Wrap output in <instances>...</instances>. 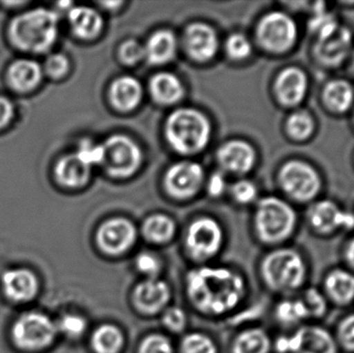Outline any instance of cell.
<instances>
[{"mask_svg":"<svg viewBox=\"0 0 354 353\" xmlns=\"http://www.w3.org/2000/svg\"><path fill=\"white\" fill-rule=\"evenodd\" d=\"M287 353H340L332 330L307 323L286 335Z\"/></svg>","mask_w":354,"mask_h":353,"instance_id":"ba28073f","label":"cell"},{"mask_svg":"<svg viewBox=\"0 0 354 353\" xmlns=\"http://www.w3.org/2000/svg\"><path fill=\"white\" fill-rule=\"evenodd\" d=\"M233 194L239 202L248 203L251 202L255 198L257 191H256V187L251 182L243 180V182H237L235 184Z\"/></svg>","mask_w":354,"mask_h":353,"instance_id":"f6af8a7d","label":"cell"},{"mask_svg":"<svg viewBox=\"0 0 354 353\" xmlns=\"http://www.w3.org/2000/svg\"><path fill=\"white\" fill-rule=\"evenodd\" d=\"M187 294L196 308L210 315L232 310L245 294L241 276L223 267H201L191 271L187 280Z\"/></svg>","mask_w":354,"mask_h":353,"instance_id":"6da1fadb","label":"cell"},{"mask_svg":"<svg viewBox=\"0 0 354 353\" xmlns=\"http://www.w3.org/2000/svg\"><path fill=\"white\" fill-rule=\"evenodd\" d=\"M176 226L171 219L163 215L149 218L145 224V234L153 242H168L174 236Z\"/></svg>","mask_w":354,"mask_h":353,"instance_id":"d6a6232c","label":"cell"},{"mask_svg":"<svg viewBox=\"0 0 354 353\" xmlns=\"http://www.w3.org/2000/svg\"><path fill=\"white\" fill-rule=\"evenodd\" d=\"M324 97L326 106L333 111L344 112L353 104L354 93L347 81L334 80L326 85Z\"/></svg>","mask_w":354,"mask_h":353,"instance_id":"4dcf8cb0","label":"cell"},{"mask_svg":"<svg viewBox=\"0 0 354 353\" xmlns=\"http://www.w3.org/2000/svg\"><path fill=\"white\" fill-rule=\"evenodd\" d=\"M57 333L56 323L47 315L28 312L15 321L12 339L19 350L35 352L51 345Z\"/></svg>","mask_w":354,"mask_h":353,"instance_id":"8992f818","label":"cell"},{"mask_svg":"<svg viewBox=\"0 0 354 353\" xmlns=\"http://www.w3.org/2000/svg\"><path fill=\"white\" fill-rule=\"evenodd\" d=\"M209 133V122L205 116L194 109L177 110L166 126L170 144L181 153L202 151L207 144Z\"/></svg>","mask_w":354,"mask_h":353,"instance_id":"277c9868","label":"cell"},{"mask_svg":"<svg viewBox=\"0 0 354 353\" xmlns=\"http://www.w3.org/2000/svg\"><path fill=\"white\" fill-rule=\"evenodd\" d=\"M57 331L71 338L82 335L86 330V321L82 316L75 314L64 315L56 325Z\"/></svg>","mask_w":354,"mask_h":353,"instance_id":"8d00e7d4","label":"cell"},{"mask_svg":"<svg viewBox=\"0 0 354 353\" xmlns=\"http://www.w3.org/2000/svg\"><path fill=\"white\" fill-rule=\"evenodd\" d=\"M68 20L75 35L82 39L95 37L102 29L101 16L93 8L83 6L72 8Z\"/></svg>","mask_w":354,"mask_h":353,"instance_id":"484cf974","label":"cell"},{"mask_svg":"<svg viewBox=\"0 0 354 353\" xmlns=\"http://www.w3.org/2000/svg\"><path fill=\"white\" fill-rule=\"evenodd\" d=\"M58 182L68 188H78L86 184L91 176V166L85 164L76 153L66 155L55 167Z\"/></svg>","mask_w":354,"mask_h":353,"instance_id":"603a6c76","label":"cell"},{"mask_svg":"<svg viewBox=\"0 0 354 353\" xmlns=\"http://www.w3.org/2000/svg\"><path fill=\"white\" fill-rule=\"evenodd\" d=\"M137 269L149 276V279L156 278L157 274L159 273L161 265H160L159 259L155 255L149 254V253H142L139 255L136 259Z\"/></svg>","mask_w":354,"mask_h":353,"instance_id":"b9f144b4","label":"cell"},{"mask_svg":"<svg viewBox=\"0 0 354 353\" xmlns=\"http://www.w3.org/2000/svg\"><path fill=\"white\" fill-rule=\"evenodd\" d=\"M353 64H354V56H353Z\"/></svg>","mask_w":354,"mask_h":353,"instance_id":"681fc988","label":"cell"},{"mask_svg":"<svg viewBox=\"0 0 354 353\" xmlns=\"http://www.w3.org/2000/svg\"><path fill=\"white\" fill-rule=\"evenodd\" d=\"M332 331L340 353H354V311L341 316Z\"/></svg>","mask_w":354,"mask_h":353,"instance_id":"836d02e7","label":"cell"},{"mask_svg":"<svg viewBox=\"0 0 354 353\" xmlns=\"http://www.w3.org/2000/svg\"><path fill=\"white\" fill-rule=\"evenodd\" d=\"M297 216L290 205L274 197L263 199L256 213V229L262 242L279 245L295 233Z\"/></svg>","mask_w":354,"mask_h":353,"instance_id":"5b68a950","label":"cell"},{"mask_svg":"<svg viewBox=\"0 0 354 353\" xmlns=\"http://www.w3.org/2000/svg\"><path fill=\"white\" fill-rule=\"evenodd\" d=\"M176 39L170 31L162 30L149 39L145 48V56L149 62L155 64H165L176 54Z\"/></svg>","mask_w":354,"mask_h":353,"instance_id":"4316f807","label":"cell"},{"mask_svg":"<svg viewBox=\"0 0 354 353\" xmlns=\"http://www.w3.org/2000/svg\"><path fill=\"white\" fill-rule=\"evenodd\" d=\"M342 265L354 273V236L345 244L341 253Z\"/></svg>","mask_w":354,"mask_h":353,"instance_id":"7dc6e473","label":"cell"},{"mask_svg":"<svg viewBox=\"0 0 354 353\" xmlns=\"http://www.w3.org/2000/svg\"><path fill=\"white\" fill-rule=\"evenodd\" d=\"M308 216L310 226L319 236H332L341 228L354 227V215L341 211L332 201H319Z\"/></svg>","mask_w":354,"mask_h":353,"instance_id":"4fadbf2b","label":"cell"},{"mask_svg":"<svg viewBox=\"0 0 354 353\" xmlns=\"http://www.w3.org/2000/svg\"><path fill=\"white\" fill-rule=\"evenodd\" d=\"M261 276L270 292L282 298L295 296L309 285L311 263L299 249L281 247L264 257Z\"/></svg>","mask_w":354,"mask_h":353,"instance_id":"7a4b0ae2","label":"cell"},{"mask_svg":"<svg viewBox=\"0 0 354 353\" xmlns=\"http://www.w3.org/2000/svg\"><path fill=\"white\" fill-rule=\"evenodd\" d=\"M43 70L52 78H60L68 73V58L62 54H52L46 59Z\"/></svg>","mask_w":354,"mask_h":353,"instance_id":"f35d334b","label":"cell"},{"mask_svg":"<svg viewBox=\"0 0 354 353\" xmlns=\"http://www.w3.org/2000/svg\"><path fill=\"white\" fill-rule=\"evenodd\" d=\"M43 75V68L39 62L30 58H21L8 66L6 82L16 93H31L41 84Z\"/></svg>","mask_w":354,"mask_h":353,"instance_id":"ac0fdd59","label":"cell"},{"mask_svg":"<svg viewBox=\"0 0 354 353\" xmlns=\"http://www.w3.org/2000/svg\"><path fill=\"white\" fill-rule=\"evenodd\" d=\"M145 55V48L136 41H126L120 49V56L127 64H135Z\"/></svg>","mask_w":354,"mask_h":353,"instance_id":"7bdbcfd3","label":"cell"},{"mask_svg":"<svg viewBox=\"0 0 354 353\" xmlns=\"http://www.w3.org/2000/svg\"><path fill=\"white\" fill-rule=\"evenodd\" d=\"M274 318L282 327L292 331L309 323L305 308L297 296L281 298L274 307Z\"/></svg>","mask_w":354,"mask_h":353,"instance_id":"d4e9b609","label":"cell"},{"mask_svg":"<svg viewBox=\"0 0 354 353\" xmlns=\"http://www.w3.org/2000/svg\"><path fill=\"white\" fill-rule=\"evenodd\" d=\"M142 88L140 83L132 77H122L112 84L110 97L112 103L120 110H132L141 101Z\"/></svg>","mask_w":354,"mask_h":353,"instance_id":"cb8c5ba5","label":"cell"},{"mask_svg":"<svg viewBox=\"0 0 354 353\" xmlns=\"http://www.w3.org/2000/svg\"><path fill=\"white\" fill-rule=\"evenodd\" d=\"M272 348V339L262 329H252L243 332L233 344L234 353H270Z\"/></svg>","mask_w":354,"mask_h":353,"instance_id":"f546056e","label":"cell"},{"mask_svg":"<svg viewBox=\"0 0 354 353\" xmlns=\"http://www.w3.org/2000/svg\"><path fill=\"white\" fill-rule=\"evenodd\" d=\"M257 35L261 45L270 51H287L297 39V25L284 12H270L260 22Z\"/></svg>","mask_w":354,"mask_h":353,"instance_id":"9c48e42d","label":"cell"},{"mask_svg":"<svg viewBox=\"0 0 354 353\" xmlns=\"http://www.w3.org/2000/svg\"><path fill=\"white\" fill-rule=\"evenodd\" d=\"M181 353H216V348L205 335L191 334L181 343Z\"/></svg>","mask_w":354,"mask_h":353,"instance_id":"d590c367","label":"cell"},{"mask_svg":"<svg viewBox=\"0 0 354 353\" xmlns=\"http://www.w3.org/2000/svg\"><path fill=\"white\" fill-rule=\"evenodd\" d=\"M203 170L192 162H181L170 168L166 175V187L169 193L178 198L193 196L201 186Z\"/></svg>","mask_w":354,"mask_h":353,"instance_id":"2e32d148","label":"cell"},{"mask_svg":"<svg viewBox=\"0 0 354 353\" xmlns=\"http://www.w3.org/2000/svg\"><path fill=\"white\" fill-rule=\"evenodd\" d=\"M14 118V104L8 97L0 95V131L10 126Z\"/></svg>","mask_w":354,"mask_h":353,"instance_id":"bcb514c9","label":"cell"},{"mask_svg":"<svg viewBox=\"0 0 354 353\" xmlns=\"http://www.w3.org/2000/svg\"><path fill=\"white\" fill-rule=\"evenodd\" d=\"M307 89V76L299 68H286L277 79V95L285 105L295 106L301 103L305 97Z\"/></svg>","mask_w":354,"mask_h":353,"instance_id":"44dd1931","label":"cell"},{"mask_svg":"<svg viewBox=\"0 0 354 353\" xmlns=\"http://www.w3.org/2000/svg\"><path fill=\"white\" fill-rule=\"evenodd\" d=\"M319 287L330 307L346 309L354 305V273L344 265L328 269Z\"/></svg>","mask_w":354,"mask_h":353,"instance_id":"7c38bea8","label":"cell"},{"mask_svg":"<svg viewBox=\"0 0 354 353\" xmlns=\"http://www.w3.org/2000/svg\"><path fill=\"white\" fill-rule=\"evenodd\" d=\"M91 344L97 353H118L124 345V336L114 325H104L93 334Z\"/></svg>","mask_w":354,"mask_h":353,"instance_id":"1f68e13d","label":"cell"},{"mask_svg":"<svg viewBox=\"0 0 354 353\" xmlns=\"http://www.w3.org/2000/svg\"><path fill=\"white\" fill-rule=\"evenodd\" d=\"M280 180L287 194L297 200H310L320 188L317 172L312 166L301 161L287 163L281 170Z\"/></svg>","mask_w":354,"mask_h":353,"instance_id":"30bf717a","label":"cell"},{"mask_svg":"<svg viewBox=\"0 0 354 353\" xmlns=\"http://www.w3.org/2000/svg\"><path fill=\"white\" fill-rule=\"evenodd\" d=\"M57 37L58 16L47 8L21 12L8 25L10 43L26 53H45L53 47Z\"/></svg>","mask_w":354,"mask_h":353,"instance_id":"3957f363","label":"cell"},{"mask_svg":"<svg viewBox=\"0 0 354 353\" xmlns=\"http://www.w3.org/2000/svg\"><path fill=\"white\" fill-rule=\"evenodd\" d=\"M185 321L187 318H185V312L176 307L168 309L163 316L165 327L174 332H180L185 327Z\"/></svg>","mask_w":354,"mask_h":353,"instance_id":"ee69618b","label":"cell"},{"mask_svg":"<svg viewBox=\"0 0 354 353\" xmlns=\"http://www.w3.org/2000/svg\"><path fill=\"white\" fill-rule=\"evenodd\" d=\"M140 353H174L167 338L160 335L147 337L141 344Z\"/></svg>","mask_w":354,"mask_h":353,"instance_id":"60d3db41","label":"cell"},{"mask_svg":"<svg viewBox=\"0 0 354 353\" xmlns=\"http://www.w3.org/2000/svg\"><path fill=\"white\" fill-rule=\"evenodd\" d=\"M1 287L8 300L22 304L35 298L39 292V281L29 269H12L2 275Z\"/></svg>","mask_w":354,"mask_h":353,"instance_id":"e0dca14e","label":"cell"},{"mask_svg":"<svg viewBox=\"0 0 354 353\" xmlns=\"http://www.w3.org/2000/svg\"><path fill=\"white\" fill-rule=\"evenodd\" d=\"M85 164L91 166L93 164L102 163L104 158L103 145H97L91 141H83L76 153Z\"/></svg>","mask_w":354,"mask_h":353,"instance_id":"ab89813d","label":"cell"},{"mask_svg":"<svg viewBox=\"0 0 354 353\" xmlns=\"http://www.w3.org/2000/svg\"><path fill=\"white\" fill-rule=\"evenodd\" d=\"M185 47L195 59L201 61L210 59L218 49L216 32L208 25H191L185 32Z\"/></svg>","mask_w":354,"mask_h":353,"instance_id":"ffe728a7","label":"cell"},{"mask_svg":"<svg viewBox=\"0 0 354 353\" xmlns=\"http://www.w3.org/2000/svg\"><path fill=\"white\" fill-rule=\"evenodd\" d=\"M222 242V229L209 218L197 220L187 230V250L194 258L200 260L210 258L220 250Z\"/></svg>","mask_w":354,"mask_h":353,"instance_id":"8fae6325","label":"cell"},{"mask_svg":"<svg viewBox=\"0 0 354 353\" xmlns=\"http://www.w3.org/2000/svg\"><path fill=\"white\" fill-rule=\"evenodd\" d=\"M227 51L234 59H243L251 53V44L245 35H232L227 41Z\"/></svg>","mask_w":354,"mask_h":353,"instance_id":"74e56055","label":"cell"},{"mask_svg":"<svg viewBox=\"0 0 354 353\" xmlns=\"http://www.w3.org/2000/svg\"><path fill=\"white\" fill-rule=\"evenodd\" d=\"M218 161L229 171L245 173L253 167L256 155L253 147L245 141H231L221 147Z\"/></svg>","mask_w":354,"mask_h":353,"instance_id":"7402d4cb","label":"cell"},{"mask_svg":"<svg viewBox=\"0 0 354 353\" xmlns=\"http://www.w3.org/2000/svg\"><path fill=\"white\" fill-rule=\"evenodd\" d=\"M225 180L220 173H216L212 176L209 182V193L214 196H218L224 191Z\"/></svg>","mask_w":354,"mask_h":353,"instance_id":"c3c4849f","label":"cell"},{"mask_svg":"<svg viewBox=\"0 0 354 353\" xmlns=\"http://www.w3.org/2000/svg\"><path fill=\"white\" fill-rule=\"evenodd\" d=\"M103 164L108 173L118 178L134 173L142 161V153L136 143L128 137L115 135L103 145Z\"/></svg>","mask_w":354,"mask_h":353,"instance_id":"52a82bcc","label":"cell"},{"mask_svg":"<svg viewBox=\"0 0 354 353\" xmlns=\"http://www.w3.org/2000/svg\"><path fill=\"white\" fill-rule=\"evenodd\" d=\"M136 230L128 220L118 218L106 222L97 232V242L108 254H122L135 242Z\"/></svg>","mask_w":354,"mask_h":353,"instance_id":"9a60e30c","label":"cell"},{"mask_svg":"<svg viewBox=\"0 0 354 353\" xmlns=\"http://www.w3.org/2000/svg\"><path fill=\"white\" fill-rule=\"evenodd\" d=\"M151 93L162 104H174L183 95L180 81L168 73H162L153 77L151 83Z\"/></svg>","mask_w":354,"mask_h":353,"instance_id":"f1b7e54d","label":"cell"},{"mask_svg":"<svg viewBox=\"0 0 354 353\" xmlns=\"http://www.w3.org/2000/svg\"><path fill=\"white\" fill-rule=\"evenodd\" d=\"M297 296L305 308L309 323H319L328 316L330 305L320 287L309 284Z\"/></svg>","mask_w":354,"mask_h":353,"instance_id":"83f0119b","label":"cell"},{"mask_svg":"<svg viewBox=\"0 0 354 353\" xmlns=\"http://www.w3.org/2000/svg\"><path fill=\"white\" fill-rule=\"evenodd\" d=\"M169 296L167 284L157 278H151L137 286L134 302L139 310L147 314H155L166 306Z\"/></svg>","mask_w":354,"mask_h":353,"instance_id":"d6986e66","label":"cell"},{"mask_svg":"<svg viewBox=\"0 0 354 353\" xmlns=\"http://www.w3.org/2000/svg\"><path fill=\"white\" fill-rule=\"evenodd\" d=\"M287 128L291 137L297 140H305L311 136L314 130V122L307 112L297 111L289 117Z\"/></svg>","mask_w":354,"mask_h":353,"instance_id":"e575fe53","label":"cell"},{"mask_svg":"<svg viewBox=\"0 0 354 353\" xmlns=\"http://www.w3.org/2000/svg\"><path fill=\"white\" fill-rule=\"evenodd\" d=\"M351 46V31L346 27L335 24L318 35L316 55L326 66H337L346 57Z\"/></svg>","mask_w":354,"mask_h":353,"instance_id":"5bb4252c","label":"cell"}]
</instances>
